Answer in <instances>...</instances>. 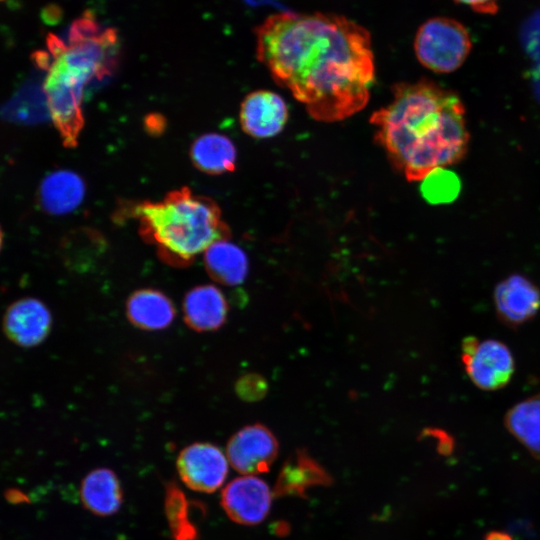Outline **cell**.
<instances>
[{
    "instance_id": "obj_1",
    "label": "cell",
    "mask_w": 540,
    "mask_h": 540,
    "mask_svg": "<svg viewBox=\"0 0 540 540\" xmlns=\"http://www.w3.org/2000/svg\"><path fill=\"white\" fill-rule=\"evenodd\" d=\"M256 54L317 121H342L369 101L375 78L370 35L345 17L271 15L256 29Z\"/></svg>"
},
{
    "instance_id": "obj_19",
    "label": "cell",
    "mask_w": 540,
    "mask_h": 540,
    "mask_svg": "<svg viewBox=\"0 0 540 540\" xmlns=\"http://www.w3.org/2000/svg\"><path fill=\"white\" fill-rule=\"evenodd\" d=\"M507 431L540 459V393L513 405L504 416Z\"/></svg>"
},
{
    "instance_id": "obj_6",
    "label": "cell",
    "mask_w": 540,
    "mask_h": 540,
    "mask_svg": "<svg viewBox=\"0 0 540 540\" xmlns=\"http://www.w3.org/2000/svg\"><path fill=\"white\" fill-rule=\"evenodd\" d=\"M461 360L471 382L484 391L505 387L515 371V362L509 347L496 339L480 341L466 337L461 344Z\"/></svg>"
},
{
    "instance_id": "obj_9",
    "label": "cell",
    "mask_w": 540,
    "mask_h": 540,
    "mask_svg": "<svg viewBox=\"0 0 540 540\" xmlns=\"http://www.w3.org/2000/svg\"><path fill=\"white\" fill-rule=\"evenodd\" d=\"M272 492L265 481L254 475L233 479L223 489L221 505L234 522L256 525L268 515Z\"/></svg>"
},
{
    "instance_id": "obj_17",
    "label": "cell",
    "mask_w": 540,
    "mask_h": 540,
    "mask_svg": "<svg viewBox=\"0 0 540 540\" xmlns=\"http://www.w3.org/2000/svg\"><path fill=\"white\" fill-rule=\"evenodd\" d=\"M189 155L194 166L206 174L220 175L236 167V147L223 134L212 132L199 136L191 144Z\"/></svg>"
},
{
    "instance_id": "obj_2",
    "label": "cell",
    "mask_w": 540,
    "mask_h": 540,
    "mask_svg": "<svg viewBox=\"0 0 540 540\" xmlns=\"http://www.w3.org/2000/svg\"><path fill=\"white\" fill-rule=\"evenodd\" d=\"M392 100L374 111V139L390 164L408 181L459 162L469 133L465 109L454 92L421 79L392 86Z\"/></svg>"
},
{
    "instance_id": "obj_13",
    "label": "cell",
    "mask_w": 540,
    "mask_h": 540,
    "mask_svg": "<svg viewBox=\"0 0 540 540\" xmlns=\"http://www.w3.org/2000/svg\"><path fill=\"white\" fill-rule=\"evenodd\" d=\"M227 313V300L215 285L196 286L184 297V320L195 331L206 332L220 328L226 320Z\"/></svg>"
},
{
    "instance_id": "obj_23",
    "label": "cell",
    "mask_w": 540,
    "mask_h": 540,
    "mask_svg": "<svg viewBox=\"0 0 540 540\" xmlns=\"http://www.w3.org/2000/svg\"><path fill=\"white\" fill-rule=\"evenodd\" d=\"M482 14H494L498 10L500 0H455Z\"/></svg>"
},
{
    "instance_id": "obj_14",
    "label": "cell",
    "mask_w": 540,
    "mask_h": 540,
    "mask_svg": "<svg viewBox=\"0 0 540 540\" xmlns=\"http://www.w3.org/2000/svg\"><path fill=\"white\" fill-rule=\"evenodd\" d=\"M84 196L83 179L70 170H57L48 174L38 191L40 206L53 215L72 212L82 203Z\"/></svg>"
},
{
    "instance_id": "obj_4",
    "label": "cell",
    "mask_w": 540,
    "mask_h": 540,
    "mask_svg": "<svg viewBox=\"0 0 540 540\" xmlns=\"http://www.w3.org/2000/svg\"><path fill=\"white\" fill-rule=\"evenodd\" d=\"M123 213L139 223L142 238L173 265H187L214 242L229 238V228L212 199L183 187L158 201L127 205Z\"/></svg>"
},
{
    "instance_id": "obj_7",
    "label": "cell",
    "mask_w": 540,
    "mask_h": 540,
    "mask_svg": "<svg viewBox=\"0 0 540 540\" xmlns=\"http://www.w3.org/2000/svg\"><path fill=\"white\" fill-rule=\"evenodd\" d=\"M177 470L181 480L192 490L204 493L216 491L228 473L227 458L211 443H193L178 455Z\"/></svg>"
},
{
    "instance_id": "obj_11",
    "label": "cell",
    "mask_w": 540,
    "mask_h": 540,
    "mask_svg": "<svg viewBox=\"0 0 540 540\" xmlns=\"http://www.w3.org/2000/svg\"><path fill=\"white\" fill-rule=\"evenodd\" d=\"M239 120L242 130L256 139L278 135L288 120L284 99L270 90L249 93L241 103Z\"/></svg>"
},
{
    "instance_id": "obj_16",
    "label": "cell",
    "mask_w": 540,
    "mask_h": 540,
    "mask_svg": "<svg viewBox=\"0 0 540 540\" xmlns=\"http://www.w3.org/2000/svg\"><path fill=\"white\" fill-rule=\"evenodd\" d=\"M81 501L86 509L98 516H111L123 502V492L117 475L108 468L88 473L80 487Z\"/></svg>"
},
{
    "instance_id": "obj_10",
    "label": "cell",
    "mask_w": 540,
    "mask_h": 540,
    "mask_svg": "<svg viewBox=\"0 0 540 540\" xmlns=\"http://www.w3.org/2000/svg\"><path fill=\"white\" fill-rule=\"evenodd\" d=\"M52 315L39 299L25 297L11 303L3 317V330L14 344L31 348L42 343L50 333Z\"/></svg>"
},
{
    "instance_id": "obj_5",
    "label": "cell",
    "mask_w": 540,
    "mask_h": 540,
    "mask_svg": "<svg viewBox=\"0 0 540 540\" xmlns=\"http://www.w3.org/2000/svg\"><path fill=\"white\" fill-rule=\"evenodd\" d=\"M472 48L467 29L458 21L435 17L424 22L414 39L418 61L436 73H451L462 66Z\"/></svg>"
},
{
    "instance_id": "obj_25",
    "label": "cell",
    "mask_w": 540,
    "mask_h": 540,
    "mask_svg": "<svg viewBox=\"0 0 540 540\" xmlns=\"http://www.w3.org/2000/svg\"><path fill=\"white\" fill-rule=\"evenodd\" d=\"M2 244H3V232L0 227V250H1Z\"/></svg>"
},
{
    "instance_id": "obj_21",
    "label": "cell",
    "mask_w": 540,
    "mask_h": 540,
    "mask_svg": "<svg viewBox=\"0 0 540 540\" xmlns=\"http://www.w3.org/2000/svg\"><path fill=\"white\" fill-rule=\"evenodd\" d=\"M166 512L176 540H195L196 529L188 518V504L183 493L170 485L166 493Z\"/></svg>"
},
{
    "instance_id": "obj_15",
    "label": "cell",
    "mask_w": 540,
    "mask_h": 540,
    "mask_svg": "<svg viewBox=\"0 0 540 540\" xmlns=\"http://www.w3.org/2000/svg\"><path fill=\"white\" fill-rule=\"evenodd\" d=\"M175 307L163 292L145 288L135 291L126 302V315L136 327L148 330H162L175 318Z\"/></svg>"
},
{
    "instance_id": "obj_20",
    "label": "cell",
    "mask_w": 540,
    "mask_h": 540,
    "mask_svg": "<svg viewBox=\"0 0 540 540\" xmlns=\"http://www.w3.org/2000/svg\"><path fill=\"white\" fill-rule=\"evenodd\" d=\"M458 176L445 167L429 172L422 180L420 191L422 197L430 204L450 203L460 192Z\"/></svg>"
},
{
    "instance_id": "obj_8",
    "label": "cell",
    "mask_w": 540,
    "mask_h": 540,
    "mask_svg": "<svg viewBox=\"0 0 540 540\" xmlns=\"http://www.w3.org/2000/svg\"><path fill=\"white\" fill-rule=\"evenodd\" d=\"M277 454L275 436L261 424L249 425L237 431L229 439L226 449L231 466L244 475L268 471Z\"/></svg>"
},
{
    "instance_id": "obj_12",
    "label": "cell",
    "mask_w": 540,
    "mask_h": 540,
    "mask_svg": "<svg viewBox=\"0 0 540 540\" xmlns=\"http://www.w3.org/2000/svg\"><path fill=\"white\" fill-rule=\"evenodd\" d=\"M493 302L500 321L517 327L531 320L540 310V289L527 277L513 274L496 285Z\"/></svg>"
},
{
    "instance_id": "obj_24",
    "label": "cell",
    "mask_w": 540,
    "mask_h": 540,
    "mask_svg": "<svg viewBox=\"0 0 540 540\" xmlns=\"http://www.w3.org/2000/svg\"><path fill=\"white\" fill-rule=\"evenodd\" d=\"M485 540H513V538L506 532L492 531L486 535Z\"/></svg>"
},
{
    "instance_id": "obj_22",
    "label": "cell",
    "mask_w": 540,
    "mask_h": 540,
    "mask_svg": "<svg viewBox=\"0 0 540 540\" xmlns=\"http://www.w3.org/2000/svg\"><path fill=\"white\" fill-rule=\"evenodd\" d=\"M265 388L264 381L257 375H246L236 385L237 393L246 400L259 399Z\"/></svg>"
},
{
    "instance_id": "obj_3",
    "label": "cell",
    "mask_w": 540,
    "mask_h": 540,
    "mask_svg": "<svg viewBox=\"0 0 540 540\" xmlns=\"http://www.w3.org/2000/svg\"><path fill=\"white\" fill-rule=\"evenodd\" d=\"M48 52L38 62L46 68L44 92L48 111L66 147L77 145L84 126L82 104L86 87L102 80L116 68L117 33L102 27L91 12L76 19L66 41L47 37Z\"/></svg>"
},
{
    "instance_id": "obj_18",
    "label": "cell",
    "mask_w": 540,
    "mask_h": 540,
    "mask_svg": "<svg viewBox=\"0 0 540 540\" xmlns=\"http://www.w3.org/2000/svg\"><path fill=\"white\" fill-rule=\"evenodd\" d=\"M204 265L216 282L228 286L244 282L249 269L245 251L228 238L214 242L205 250Z\"/></svg>"
}]
</instances>
